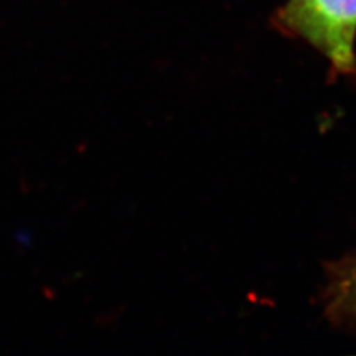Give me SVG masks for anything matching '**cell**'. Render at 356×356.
<instances>
[{
  "instance_id": "cell-1",
  "label": "cell",
  "mask_w": 356,
  "mask_h": 356,
  "mask_svg": "<svg viewBox=\"0 0 356 356\" xmlns=\"http://www.w3.org/2000/svg\"><path fill=\"white\" fill-rule=\"evenodd\" d=\"M272 26L314 47L336 73H356V0H286Z\"/></svg>"
},
{
  "instance_id": "cell-2",
  "label": "cell",
  "mask_w": 356,
  "mask_h": 356,
  "mask_svg": "<svg viewBox=\"0 0 356 356\" xmlns=\"http://www.w3.org/2000/svg\"><path fill=\"white\" fill-rule=\"evenodd\" d=\"M348 280L346 281H341V284H346V286H348V293H346V296H348V300L350 303H353L355 305V307H356V263H355V266L352 267V269L349 270V273H348Z\"/></svg>"
}]
</instances>
